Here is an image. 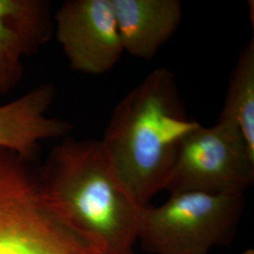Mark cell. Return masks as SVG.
Segmentation results:
<instances>
[{
	"mask_svg": "<svg viewBox=\"0 0 254 254\" xmlns=\"http://www.w3.org/2000/svg\"><path fill=\"white\" fill-rule=\"evenodd\" d=\"M199 125L188 118L175 75L163 67L119 102L101 143L136 203L148 206L165 190L183 137Z\"/></svg>",
	"mask_w": 254,
	"mask_h": 254,
	"instance_id": "cell-1",
	"label": "cell"
},
{
	"mask_svg": "<svg viewBox=\"0 0 254 254\" xmlns=\"http://www.w3.org/2000/svg\"><path fill=\"white\" fill-rule=\"evenodd\" d=\"M50 206L105 254H136L145 207L128 194L100 139L64 137L38 171Z\"/></svg>",
	"mask_w": 254,
	"mask_h": 254,
	"instance_id": "cell-2",
	"label": "cell"
},
{
	"mask_svg": "<svg viewBox=\"0 0 254 254\" xmlns=\"http://www.w3.org/2000/svg\"><path fill=\"white\" fill-rule=\"evenodd\" d=\"M31 162L0 148V254H105L50 206Z\"/></svg>",
	"mask_w": 254,
	"mask_h": 254,
	"instance_id": "cell-3",
	"label": "cell"
},
{
	"mask_svg": "<svg viewBox=\"0 0 254 254\" xmlns=\"http://www.w3.org/2000/svg\"><path fill=\"white\" fill-rule=\"evenodd\" d=\"M245 207V193L185 191L146 206L137 241L151 254H207L229 245Z\"/></svg>",
	"mask_w": 254,
	"mask_h": 254,
	"instance_id": "cell-4",
	"label": "cell"
},
{
	"mask_svg": "<svg viewBox=\"0 0 254 254\" xmlns=\"http://www.w3.org/2000/svg\"><path fill=\"white\" fill-rule=\"evenodd\" d=\"M254 181V158L239 128L218 119L183 137L165 190L245 193Z\"/></svg>",
	"mask_w": 254,
	"mask_h": 254,
	"instance_id": "cell-5",
	"label": "cell"
},
{
	"mask_svg": "<svg viewBox=\"0 0 254 254\" xmlns=\"http://www.w3.org/2000/svg\"><path fill=\"white\" fill-rule=\"evenodd\" d=\"M54 27L75 72L109 73L125 53L111 0H67L55 13Z\"/></svg>",
	"mask_w": 254,
	"mask_h": 254,
	"instance_id": "cell-6",
	"label": "cell"
},
{
	"mask_svg": "<svg viewBox=\"0 0 254 254\" xmlns=\"http://www.w3.org/2000/svg\"><path fill=\"white\" fill-rule=\"evenodd\" d=\"M54 28L49 1L0 0V97L18 85L25 58L46 46Z\"/></svg>",
	"mask_w": 254,
	"mask_h": 254,
	"instance_id": "cell-7",
	"label": "cell"
},
{
	"mask_svg": "<svg viewBox=\"0 0 254 254\" xmlns=\"http://www.w3.org/2000/svg\"><path fill=\"white\" fill-rule=\"evenodd\" d=\"M55 97L54 85L43 83L18 98L0 105V148L32 161L42 141L68 136L72 124L47 115Z\"/></svg>",
	"mask_w": 254,
	"mask_h": 254,
	"instance_id": "cell-8",
	"label": "cell"
},
{
	"mask_svg": "<svg viewBox=\"0 0 254 254\" xmlns=\"http://www.w3.org/2000/svg\"><path fill=\"white\" fill-rule=\"evenodd\" d=\"M124 51L151 60L183 19L179 0H111Z\"/></svg>",
	"mask_w": 254,
	"mask_h": 254,
	"instance_id": "cell-9",
	"label": "cell"
},
{
	"mask_svg": "<svg viewBox=\"0 0 254 254\" xmlns=\"http://www.w3.org/2000/svg\"><path fill=\"white\" fill-rule=\"evenodd\" d=\"M218 119L235 124L254 158V40L238 55L230 74L227 94Z\"/></svg>",
	"mask_w": 254,
	"mask_h": 254,
	"instance_id": "cell-10",
	"label": "cell"
},
{
	"mask_svg": "<svg viewBox=\"0 0 254 254\" xmlns=\"http://www.w3.org/2000/svg\"><path fill=\"white\" fill-rule=\"evenodd\" d=\"M241 254H254V250L250 248V249L246 250L245 252H243Z\"/></svg>",
	"mask_w": 254,
	"mask_h": 254,
	"instance_id": "cell-11",
	"label": "cell"
}]
</instances>
